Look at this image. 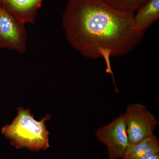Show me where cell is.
<instances>
[{
  "label": "cell",
  "mask_w": 159,
  "mask_h": 159,
  "mask_svg": "<svg viewBox=\"0 0 159 159\" xmlns=\"http://www.w3.org/2000/svg\"><path fill=\"white\" fill-rule=\"evenodd\" d=\"M133 12L114 9L102 0H68L62 23L69 43L83 56L105 60L112 77L110 57L129 53L143 39L134 29Z\"/></svg>",
  "instance_id": "obj_1"
},
{
  "label": "cell",
  "mask_w": 159,
  "mask_h": 159,
  "mask_svg": "<svg viewBox=\"0 0 159 159\" xmlns=\"http://www.w3.org/2000/svg\"><path fill=\"white\" fill-rule=\"evenodd\" d=\"M50 118L46 116L40 121H36L29 110L20 107L17 116L11 124L3 127L2 133L17 148L46 149L49 147V132L45 122Z\"/></svg>",
  "instance_id": "obj_2"
},
{
  "label": "cell",
  "mask_w": 159,
  "mask_h": 159,
  "mask_svg": "<svg viewBox=\"0 0 159 159\" xmlns=\"http://www.w3.org/2000/svg\"><path fill=\"white\" fill-rule=\"evenodd\" d=\"M123 114L129 144L141 142L154 135L159 122L147 107L142 103H130Z\"/></svg>",
  "instance_id": "obj_3"
},
{
  "label": "cell",
  "mask_w": 159,
  "mask_h": 159,
  "mask_svg": "<svg viewBox=\"0 0 159 159\" xmlns=\"http://www.w3.org/2000/svg\"><path fill=\"white\" fill-rule=\"evenodd\" d=\"M25 25L0 6V48L25 53L28 39Z\"/></svg>",
  "instance_id": "obj_4"
},
{
  "label": "cell",
  "mask_w": 159,
  "mask_h": 159,
  "mask_svg": "<svg viewBox=\"0 0 159 159\" xmlns=\"http://www.w3.org/2000/svg\"><path fill=\"white\" fill-rule=\"evenodd\" d=\"M95 135L97 140L106 146L108 159L122 158L129 144L123 114L98 129Z\"/></svg>",
  "instance_id": "obj_5"
},
{
  "label": "cell",
  "mask_w": 159,
  "mask_h": 159,
  "mask_svg": "<svg viewBox=\"0 0 159 159\" xmlns=\"http://www.w3.org/2000/svg\"><path fill=\"white\" fill-rule=\"evenodd\" d=\"M43 1L0 0V6L25 24H33Z\"/></svg>",
  "instance_id": "obj_6"
},
{
  "label": "cell",
  "mask_w": 159,
  "mask_h": 159,
  "mask_svg": "<svg viewBox=\"0 0 159 159\" xmlns=\"http://www.w3.org/2000/svg\"><path fill=\"white\" fill-rule=\"evenodd\" d=\"M134 13V29L144 34L159 18V0H148Z\"/></svg>",
  "instance_id": "obj_7"
},
{
  "label": "cell",
  "mask_w": 159,
  "mask_h": 159,
  "mask_svg": "<svg viewBox=\"0 0 159 159\" xmlns=\"http://www.w3.org/2000/svg\"><path fill=\"white\" fill-rule=\"evenodd\" d=\"M159 152V142L155 135L141 142L129 144L125 150L123 159H146Z\"/></svg>",
  "instance_id": "obj_8"
},
{
  "label": "cell",
  "mask_w": 159,
  "mask_h": 159,
  "mask_svg": "<svg viewBox=\"0 0 159 159\" xmlns=\"http://www.w3.org/2000/svg\"><path fill=\"white\" fill-rule=\"evenodd\" d=\"M114 9L134 13L148 0H102Z\"/></svg>",
  "instance_id": "obj_9"
},
{
  "label": "cell",
  "mask_w": 159,
  "mask_h": 159,
  "mask_svg": "<svg viewBox=\"0 0 159 159\" xmlns=\"http://www.w3.org/2000/svg\"><path fill=\"white\" fill-rule=\"evenodd\" d=\"M146 159H159V152L148 157Z\"/></svg>",
  "instance_id": "obj_10"
}]
</instances>
